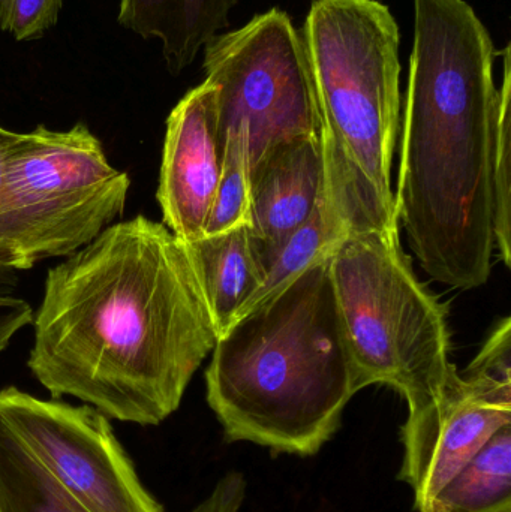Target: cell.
<instances>
[{"label":"cell","instance_id":"obj_10","mask_svg":"<svg viewBox=\"0 0 511 512\" xmlns=\"http://www.w3.org/2000/svg\"><path fill=\"white\" fill-rule=\"evenodd\" d=\"M222 168L216 89L204 80L168 116L156 192L162 221L180 242H195L206 233Z\"/></svg>","mask_w":511,"mask_h":512},{"label":"cell","instance_id":"obj_7","mask_svg":"<svg viewBox=\"0 0 511 512\" xmlns=\"http://www.w3.org/2000/svg\"><path fill=\"white\" fill-rule=\"evenodd\" d=\"M216 89L222 144L239 141L252 168L278 144L321 135L320 113L302 35L290 15L270 9L204 47Z\"/></svg>","mask_w":511,"mask_h":512},{"label":"cell","instance_id":"obj_4","mask_svg":"<svg viewBox=\"0 0 511 512\" xmlns=\"http://www.w3.org/2000/svg\"><path fill=\"white\" fill-rule=\"evenodd\" d=\"M303 47L317 99L327 207L350 234L399 228V27L378 0H314Z\"/></svg>","mask_w":511,"mask_h":512},{"label":"cell","instance_id":"obj_21","mask_svg":"<svg viewBox=\"0 0 511 512\" xmlns=\"http://www.w3.org/2000/svg\"><path fill=\"white\" fill-rule=\"evenodd\" d=\"M245 496V478L239 472H230L218 481L212 493L191 512H239Z\"/></svg>","mask_w":511,"mask_h":512},{"label":"cell","instance_id":"obj_6","mask_svg":"<svg viewBox=\"0 0 511 512\" xmlns=\"http://www.w3.org/2000/svg\"><path fill=\"white\" fill-rule=\"evenodd\" d=\"M131 180L86 125L15 134L5 158V242L11 270L71 256L125 210Z\"/></svg>","mask_w":511,"mask_h":512},{"label":"cell","instance_id":"obj_12","mask_svg":"<svg viewBox=\"0 0 511 512\" xmlns=\"http://www.w3.org/2000/svg\"><path fill=\"white\" fill-rule=\"evenodd\" d=\"M183 245L219 337L263 282L251 224Z\"/></svg>","mask_w":511,"mask_h":512},{"label":"cell","instance_id":"obj_2","mask_svg":"<svg viewBox=\"0 0 511 512\" xmlns=\"http://www.w3.org/2000/svg\"><path fill=\"white\" fill-rule=\"evenodd\" d=\"M494 41L465 0H414L395 209L423 270L455 289L491 276Z\"/></svg>","mask_w":511,"mask_h":512},{"label":"cell","instance_id":"obj_14","mask_svg":"<svg viewBox=\"0 0 511 512\" xmlns=\"http://www.w3.org/2000/svg\"><path fill=\"white\" fill-rule=\"evenodd\" d=\"M511 504V424L453 475L423 512H483Z\"/></svg>","mask_w":511,"mask_h":512},{"label":"cell","instance_id":"obj_8","mask_svg":"<svg viewBox=\"0 0 511 512\" xmlns=\"http://www.w3.org/2000/svg\"><path fill=\"white\" fill-rule=\"evenodd\" d=\"M0 417L84 510L165 512L95 408L8 387L0 390Z\"/></svg>","mask_w":511,"mask_h":512},{"label":"cell","instance_id":"obj_18","mask_svg":"<svg viewBox=\"0 0 511 512\" xmlns=\"http://www.w3.org/2000/svg\"><path fill=\"white\" fill-rule=\"evenodd\" d=\"M251 173V158L246 147L239 141H224V168L204 236L224 233L249 222Z\"/></svg>","mask_w":511,"mask_h":512},{"label":"cell","instance_id":"obj_13","mask_svg":"<svg viewBox=\"0 0 511 512\" xmlns=\"http://www.w3.org/2000/svg\"><path fill=\"white\" fill-rule=\"evenodd\" d=\"M237 0H120L119 23L144 39H159L168 69L179 74L194 62Z\"/></svg>","mask_w":511,"mask_h":512},{"label":"cell","instance_id":"obj_3","mask_svg":"<svg viewBox=\"0 0 511 512\" xmlns=\"http://www.w3.org/2000/svg\"><path fill=\"white\" fill-rule=\"evenodd\" d=\"M330 255L234 319L216 340L207 402L228 441L314 456L359 393Z\"/></svg>","mask_w":511,"mask_h":512},{"label":"cell","instance_id":"obj_17","mask_svg":"<svg viewBox=\"0 0 511 512\" xmlns=\"http://www.w3.org/2000/svg\"><path fill=\"white\" fill-rule=\"evenodd\" d=\"M503 81L498 102L495 129L494 165V233L495 249L500 252L506 267H510L511 249V56L510 45L503 51Z\"/></svg>","mask_w":511,"mask_h":512},{"label":"cell","instance_id":"obj_1","mask_svg":"<svg viewBox=\"0 0 511 512\" xmlns=\"http://www.w3.org/2000/svg\"><path fill=\"white\" fill-rule=\"evenodd\" d=\"M33 319L27 366L51 396L138 426L179 409L218 340L185 245L141 215L51 268Z\"/></svg>","mask_w":511,"mask_h":512},{"label":"cell","instance_id":"obj_15","mask_svg":"<svg viewBox=\"0 0 511 512\" xmlns=\"http://www.w3.org/2000/svg\"><path fill=\"white\" fill-rule=\"evenodd\" d=\"M0 512H89L0 417Z\"/></svg>","mask_w":511,"mask_h":512},{"label":"cell","instance_id":"obj_11","mask_svg":"<svg viewBox=\"0 0 511 512\" xmlns=\"http://www.w3.org/2000/svg\"><path fill=\"white\" fill-rule=\"evenodd\" d=\"M326 195L321 135L273 147L252 168L251 222L261 248L281 245L308 221Z\"/></svg>","mask_w":511,"mask_h":512},{"label":"cell","instance_id":"obj_22","mask_svg":"<svg viewBox=\"0 0 511 512\" xmlns=\"http://www.w3.org/2000/svg\"><path fill=\"white\" fill-rule=\"evenodd\" d=\"M32 321L33 310L27 301L0 294V354L5 351L12 337L32 324Z\"/></svg>","mask_w":511,"mask_h":512},{"label":"cell","instance_id":"obj_24","mask_svg":"<svg viewBox=\"0 0 511 512\" xmlns=\"http://www.w3.org/2000/svg\"><path fill=\"white\" fill-rule=\"evenodd\" d=\"M483 512H511V504L501 505V507L492 508V510Z\"/></svg>","mask_w":511,"mask_h":512},{"label":"cell","instance_id":"obj_20","mask_svg":"<svg viewBox=\"0 0 511 512\" xmlns=\"http://www.w3.org/2000/svg\"><path fill=\"white\" fill-rule=\"evenodd\" d=\"M510 334L511 319L506 318L495 328L482 351L464 373L511 384Z\"/></svg>","mask_w":511,"mask_h":512},{"label":"cell","instance_id":"obj_19","mask_svg":"<svg viewBox=\"0 0 511 512\" xmlns=\"http://www.w3.org/2000/svg\"><path fill=\"white\" fill-rule=\"evenodd\" d=\"M63 0H0V32L17 41L41 38L59 20Z\"/></svg>","mask_w":511,"mask_h":512},{"label":"cell","instance_id":"obj_9","mask_svg":"<svg viewBox=\"0 0 511 512\" xmlns=\"http://www.w3.org/2000/svg\"><path fill=\"white\" fill-rule=\"evenodd\" d=\"M511 424V384L459 373L446 396L402 427L399 480L423 512L453 475L501 427Z\"/></svg>","mask_w":511,"mask_h":512},{"label":"cell","instance_id":"obj_16","mask_svg":"<svg viewBox=\"0 0 511 512\" xmlns=\"http://www.w3.org/2000/svg\"><path fill=\"white\" fill-rule=\"evenodd\" d=\"M344 237H347L344 230L327 207L326 198H323L308 221L293 231L281 245L267 249L261 248L255 242L263 282L237 318L278 291L312 262L321 256L332 254Z\"/></svg>","mask_w":511,"mask_h":512},{"label":"cell","instance_id":"obj_23","mask_svg":"<svg viewBox=\"0 0 511 512\" xmlns=\"http://www.w3.org/2000/svg\"><path fill=\"white\" fill-rule=\"evenodd\" d=\"M15 132L0 128V280L11 273L5 242V158Z\"/></svg>","mask_w":511,"mask_h":512},{"label":"cell","instance_id":"obj_5","mask_svg":"<svg viewBox=\"0 0 511 512\" xmlns=\"http://www.w3.org/2000/svg\"><path fill=\"white\" fill-rule=\"evenodd\" d=\"M329 265L357 391L389 385L419 417L459 379L446 307L417 279L399 228L344 237Z\"/></svg>","mask_w":511,"mask_h":512}]
</instances>
